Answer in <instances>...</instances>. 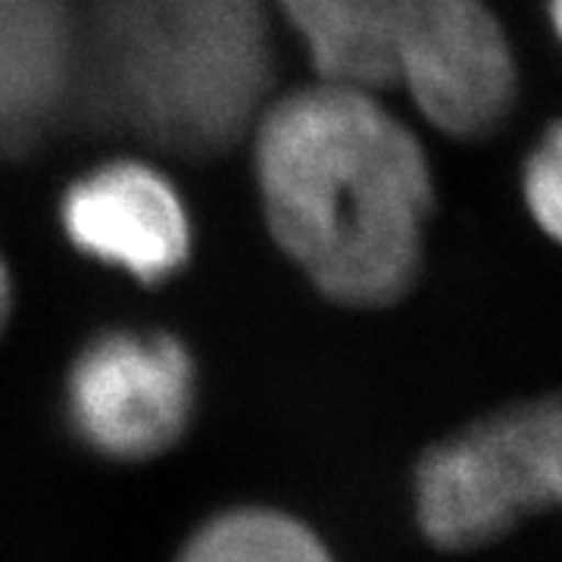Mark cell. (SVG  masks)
<instances>
[{
  "mask_svg": "<svg viewBox=\"0 0 562 562\" xmlns=\"http://www.w3.org/2000/svg\"><path fill=\"white\" fill-rule=\"evenodd\" d=\"M198 406V360L166 328L116 325L94 331L63 372V425L98 460H160L184 441Z\"/></svg>",
  "mask_w": 562,
  "mask_h": 562,
  "instance_id": "4",
  "label": "cell"
},
{
  "mask_svg": "<svg viewBox=\"0 0 562 562\" xmlns=\"http://www.w3.org/2000/svg\"><path fill=\"white\" fill-rule=\"evenodd\" d=\"M272 0H103L79 32V98L191 160L241 144L272 101Z\"/></svg>",
  "mask_w": 562,
  "mask_h": 562,
  "instance_id": "2",
  "label": "cell"
},
{
  "mask_svg": "<svg viewBox=\"0 0 562 562\" xmlns=\"http://www.w3.org/2000/svg\"><path fill=\"white\" fill-rule=\"evenodd\" d=\"M547 20H550L557 41L562 44V0H547Z\"/></svg>",
  "mask_w": 562,
  "mask_h": 562,
  "instance_id": "12",
  "label": "cell"
},
{
  "mask_svg": "<svg viewBox=\"0 0 562 562\" xmlns=\"http://www.w3.org/2000/svg\"><path fill=\"white\" fill-rule=\"evenodd\" d=\"M516 409L543 513L562 509V391L535 401H519Z\"/></svg>",
  "mask_w": 562,
  "mask_h": 562,
  "instance_id": "9",
  "label": "cell"
},
{
  "mask_svg": "<svg viewBox=\"0 0 562 562\" xmlns=\"http://www.w3.org/2000/svg\"><path fill=\"white\" fill-rule=\"evenodd\" d=\"M316 79L403 91L460 140L494 135L519 98L513 41L484 0H272Z\"/></svg>",
  "mask_w": 562,
  "mask_h": 562,
  "instance_id": "3",
  "label": "cell"
},
{
  "mask_svg": "<svg viewBox=\"0 0 562 562\" xmlns=\"http://www.w3.org/2000/svg\"><path fill=\"white\" fill-rule=\"evenodd\" d=\"M522 201L531 222L562 247V120L550 122L525 157Z\"/></svg>",
  "mask_w": 562,
  "mask_h": 562,
  "instance_id": "10",
  "label": "cell"
},
{
  "mask_svg": "<svg viewBox=\"0 0 562 562\" xmlns=\"http://www.w3.org/2000/svg\"><path fill=\"white\" fill-rule=\"evenodd\" d=\"M79 32L66 0H0V157L35 150L79 98Z\"/></svg>",
  "mask_w": 562,
  "mask_h": 562,
  "instance_id": "7",
  "label": "cell"
},
{
  "mask_svg": "<svg viewBox=\"0 0 562 562\" xmlns=\"http://www.w3.org/2000/svg\"><path fill=\"white\" fill-rule=\"evenodd\" d=\"M409 503L422 538L443 553L491 547L543 513L516 403L428 443Z\"/></svg>",
  "mask_w": 562,
  "mask_h": 562,
  "instance_id": "5",
  "label": "cell"
},
{
  "mask_svg": "<svg viewBox=\"0 0 562 562\" xmlns=\"http://www.w3.org/2000/svg\"><path fill=\"white\" fill-rule=\"evenodd\" d=\"M172 562H338L313 525L272 503H235L191 528Z\"/></svg>",
  "mask_w": 562,
  "mask_h": 562,
  "instance_id": "8",
  "label": "cell"
},
{
  "mask_svg": "<svg viewBox=\"0 0 562 562\" xmlns=\"http://www.w3.org/2000/svg\"><path fill=\"white\" fill-rule=\"evenodd\" d=\"M13 303H16V291H13V272L7 266V257L0 250V338L10 325V316H13Z\"/></svg>",
  "mask_w": 562,
  "mask_h": 562,
  "instance_id": "11",
  "label": "cell"
},
{
  "mask_svg": "<svg viewBox=\"0 0 562 562\" xmlns=\"http://www.w3.org/2000/svg\"><path fill=\"white\" fill-rule=\"evenodd\" d=\"M247 140L266 232L322 301L384 310L416 288L435 169L382 94L313 79L272 94Z\"/></svg>",
  "mask_w": 562,
  "mask_h": 562,
  "instance_id": "1",
  "label": "cell"
},
{
  "mask_svg": "<svg viewBox=\"0 0 562 562\" xmlns=\"http://www.w3.org/2000/svg\"><path fill=\"white\" fill-rule=\"evenodd\" d=\"M57 222L79 257L140 288L179 279L198 247L179 181L144 157H110L81 169L63 188Z\"/></svg>",
  "mask_w": 562,
  "mask_h": 562,
  "instance_id": "6",
  "label": "cell"
}]
</instances>
